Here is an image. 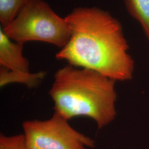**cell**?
<instances>
[{
	"label": "cell",
	"mask_w": 149,
	"mask_h": 149,
	"mask_svg": "<svg viewBox=\"0 0 149 149\" xmlns=\"http://www.w3.org/2000/svg\"><path fill=\"white\" fill-rule=\"evenodd\" d=\"M71 35L55 57L114 81L131 80L134 61L120 23L97 7H78L65 17Z\"/></svg>",
	"instance_id": "6da1fadb"
},
{
	"label": "cell",
	"mask_w": 149,
	"mask_h": 149,
	"mask_svg": "<svg viewBox=\"0 0 149 149\" xmlns=\"http://www.w3.org/2000/svg\"><path fill=\"white\" fill-rule=\"evenodd\" d=\"M115 83L94 70L69 64L55 72L49 91L55 112L68 120L90 118L102 129L116 116Z\"/></svg>",
	"instance_id": "7a4b0ae2"
},
{
	"label": "cell",
	"mask_w": 149,
	"mask_h": 149,
	"mask_svg": "<svg viewBox=\"0 0 149 149\" xmlns=\"http://www.w3.org/2000/svg\"><path fill=\"white\" fill-rule=\"evenodd\" d=\"M2 29L16 42L40 41L61 49L71 35L66 19L59 17L43 0H28L15 20Z\"/></svg>",
	"instance_id": "3957f363"
},
{
	"label": "cell",
	"mask_w": 149,
	"mask_h": 149,
	"mask_svg": "<svg viewBox=\"0 0 149 149\" xmlns=\"http://www.w3.org/2000/svg\"><path fill=\"white\" fill-rule=\"evenodd\" d=\"M28 149H87L95 141L76 130L68 120L54 112L45 120H27L23 123Z\"/></svg>",
	"instance_id": "277c9868"
},
{
	"label": "cell",
	"mask_w": 149,
	"mask_h": 149,
	"mask_svg": "<svg viewBox=\"0 0 149 149\" xmlns=\"http://www.w3.org/2000/svg\"><path fill=\"white\" fill-rule=\"evenodd\" d=\"M24 43L13 42L0 29V65L10 70L30 72L29 62L23 55Z\"/></svg>",
	"instance_id": "5b68a950"
},
{
	"label": "cell",
	"mask_w": 149,
	"mask_h": 149,
	"mask_svg": "<svg viewBox=\"0 0 149 149\" xmlns=\"http://www.w3.org/2000/svg\"><path fill=\"white\" fill-rule=\"evenodd\" d=\"M46 73L40 71L37 73L24 72L13 71L1 66L0 68V86L3 87L11 83H20L31 88L36 87L40 82Z\"/></svg>",
	"instance_id": "8992f818"
},
{
	"label": "cell",
	"mask_w": 149,
	"mask_h": 149,
	"mask_svg": "<svg viewBox=\"0 0 149 149\" xmlns=\"http://www.w3.org/2000/svg\"><path fill=\"white\" fill-rule=\"evenodd\" d=\"M129 15L140 24L149 41V0H124Z\"/></svg>",
	"instance_id": "52a82bcc"
},
{
	"label": "cell",
	"mask_w": 149,
	"mask_h": 149,
	"mask_svg": "<svg viewBox=\"0 0 149 149\" xmlns=\"http://www.w3.org/2000/svg\"><path fill=\"white\" fill-rule=\"evenodd\" d=\"M28 0H0V21L2 28L8 26L26 5Z\"/></svg>",
	"instance_id": "ba28073f"
},
{
	"label": "cell",
	"mask_w": 149,
	"mask_h": 149,
	"mask_svg": "<svg viewBox=\"0 0 149 149\" xmlns=\"http://www.w3.org/2000/svg\"><path fill=\"white\" fill-rule=\"evenodd\" d=\"M0 149H28L23 134L13 136L0 135Z\"/></svg>",
	"instance_id": "9c48e42d"
}]
</instances>
